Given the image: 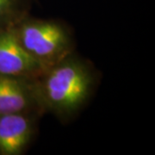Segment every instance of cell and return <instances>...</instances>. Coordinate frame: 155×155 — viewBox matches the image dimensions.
Masks as SVG:
<instances>
[{"mask_svg":"<svg viewBox=\"0 0 155 155\" xmlns=\"http://www.w3.org/2000/svg\"><path fill=\"white\" fill-rule=\"evenodd\" d=\"M13 29L22 47L46 67L63 60L69 52V35L57 22L31 21Z\"/></svg>","mask_w":155,"mask_h":155,"instance_id":"7a4b0ae2","label":"cell"},{"mask_svg":"<svg viewBox=\"0 0 155 155\" xmlns=\"http://www.w3.org/2000/svg\"><path fill=\"white\" fill-rule=\"evenodd\" d=\"M33 134V123L26 113L0 116V155H19Z\"/></svg>","mask_w":155,"mask_h":155,"instance_id":"277c9868","label":"cell"},{"mask_svg":"<svg viewBox=\"0 0 155 155\" xmlns=\"http://www.w3.org/2000/svg\"><path fill=\"white\" fill-rule=\"evenodd\" d=\"M48 68L22 47L13 28H0V75L26 79Z\"/></svg>","mask_w":155,"mask_h":155,"instance_id":"3957f363","label":"cell"},{"mask_svg":"<svg viewBox=\"0 0 155 155\" xmlns=\"http://www.w3.org/2000/svg\"><path fill=\"white\" fill-rule=\"evenodd\" d=\"M17 10V0H0V28L10 27Z\"/></svg>","mask_w":155,"mask_h":155,"instance_id":"8992f818","label":"cell"},{"mask_svg":"<svg viewBox=\"0 0 155 155\" xmlns=\"http://www.w3.org/2000/svg\"><path fill=\"white\" fill-rule=\"evenodd\" d=\"M36 97L24 78L0 75V116L25 113Z\"/></svg>","mask_w":155,"mask_h":155,"instance_id":"5b68a950","label":"cell"},{"mask_svg":"<svg viewBox=\"0 0 155 155\" xmlns=\"http://www.w3.org/2000/svg\"><path fill=\"white\" fill-rule=\"evenodd\" d=\"M44 72L42 81L35 91L51 110L60 115H70L88 98L93 80L82 62L64 58Z\"/></svg>","mask_w":155,"mask_h":155,"instance_id":"6da1fadb","label":"cell"}]
</instances>
